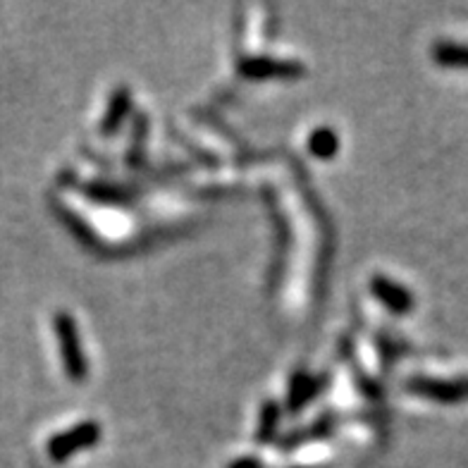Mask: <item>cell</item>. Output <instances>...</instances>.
<instances>
[{
	"mask_svg": "<svg viewBox=\"0 0 468 468\" xmlns=\"http://www.w3.org/2000/svg\"><path fill=\"white\" fill-rule=\"evenodd\" d=\"M459 380H462V388H463V392H466V397H468V378H459Z\"/></svg>",
	"mask_w": 468,
	"mask_h": 468,
	"instance_id": "obj_12",
	"label": "cell"
},
{
	"mask_svg": "<svg viewBox=\"0 0 468 468\" xmlns=\"http://www.w3.org/2000/svg\"><path fill=\"white\" fill-rule=\"evenodd\" d=\"M129 108H132V91L127 87H117L113 91V96H110L106 117L100 122V132L113 134L115 129H120V125L129 115Z\"/></svg>",
	"mask_w": 468,
	"mask_h": 468,
	"instance_id": "obj_6",
	"label": "cell"
},
{
	"mask_svg": "<svg viewBox=\"0 0 468 468\" xmlns=\"http://www.w3.org/2000/svg\"><path fill=\"white\" fill-rule=\"evenodd\" d=\"M407 388L414 395L428 397L440 404H459L466 397L462 388V380H437V378H411Z\"/></svg>",
	"mask_w": 468,
	"mask_h": 468,
	"instance_id": "obj_4",
	"label": "cell"
},
{
	"mask_svg": "<svg viewBox=\"0 0 468 468\" xmlns=\"http://www.w3.org/2000/svg\"><path fill=\"white\" fill-rule=\"evenodd\" d=\"M277 418H280V408L275 401H267L261 411V426H258V433H256V440L258 442H270L275 437V430H277Z\"/></svg>",
	"mask_w": 468,
	"mask_h": 468,
	"instance_id": "obj_9",
	"label": "cell"
},
{
	"mask_svg": "<svg viewBox=\"0 0 468 468\" xmlns=\"http://www.w3.org/2000/svg\"><path fill=\"white\" fill-rule=\"evenodd\" d=\"M229 468H261V463L256 462V459H248L247 456V459H239V462L232 463Z\"/></svg>",
	"mask_w": 468,
	"mask_h": 468,
	"instance_id": "obj_11",
	"label": "cell"
},
{
	"mask_svg": "<svg viewBox=\"0 0 468 468\" xmlns=\"http://www.w3.org/2000/svg\"><path fill=\"white\" fill-rule=\"evenodd\" d=\"M370 289L392 314L407 315L414 311V295L401 287V285H397L395 280L385 277V275H375L373 280H370Z\"/></svg>",
	"mask_w": 468,
	"mask_h": 468,
	"instance_id": "obj_5",
	"label": "cell"
},
{
	"mask_svg": "<svg viewBox=\"0 0 468 468\" xmlns=\"http://www.w3.org/2000/svg\"><path fill=\"white\" fill-rule=\"evenodd\" d=\"M433 58L435 62L442 67H468V46L440 41V43L433 48Z\"/></svg>",
	"mask_w": 468,
	"mask_h": 468,
	"instance_id": "obj_8",
	"label": "cell"
},
{
	"mask_svg": "<svg viewBox=\"0 0 468 468\" xmlns=\"http://www.w3.org/2000/svg\"><path fill=\"white\" fill-rule=\"evenodd\" d=\"M100 433H103V428L96 421L80 423V426H74L67 433L55 435L53 440L48 442V454H51L53 462H65L67 456L74 454V452L94 447L96 442L100 440Z\"/></svg>",
	"mask_w": 468,
	"mask_h": 468,
	"instance_id": "obj_2",
	"label": "cell"
},
{
	"mask_svg": "<svg viewBox=\"0 0 468 468\" xmlns=\"http://www.w3.org/2000/svg\"><path fill=\"white\" fill-rule=\"evenodd\" d=\"M55 337H58V344H61V356L62 363H65V373L72 382H81L87 378V356H84V349H81L80 332H77V325H74V318L65 311L55 314L53 321Z\"/></svg>",
	"mask_w": 468,
	"mask_h": 468,
	"instance_id": "obj_1",
	"label": "cell"
},
{
	"mask_svg": "<svg viewBox=\"0 0 468 468\" xmlns=\"http://www.w3.org/2000/svg\"><path fill=\"white\" fill-rule=\"evenodd\" d=\"M325 430H328V421H325V418H323V421L318 423V426H314V428L299 430V433L289 435V437H287V440H289L287 445H296V442H304V440H308V437H315V435L325 433Z\"/></svg>",
	"mask_w": 468,
	"mask_h": 468,
	"instance_id": "obj_10",
	"label": "cell"
},
{
	"mask_svg": "<svg viewBox=\"0 0 468 468\" xmlns=\"http://www.w3.org/2000/svg\"><path fill=\"white\" fill-rule=\"evenodd\" d=\"M308 151L321 161H332L340 151V136L332 127H318L308 136Z\"/></svg>",
	"mask_w": 468,
	"mask_h": 468,
	"instance_id": "obj_7",
	"label": "cell"
},
{
	"mask_svg": "<svg viewBox=\"0 0 468 468\" xmlns=\"http://www.w3.org/2000/svg\"><path fill=\"white\" fill-rule=\"evenodd\" d=\"M239 72L251 80H296L304 74V65L275 58H241Z\"/></svg>",
	"mask_w": 468,
	"mask_h": 468,
	"instance_id": "obj_3",
	"label": "cell"
}]
</instances>
